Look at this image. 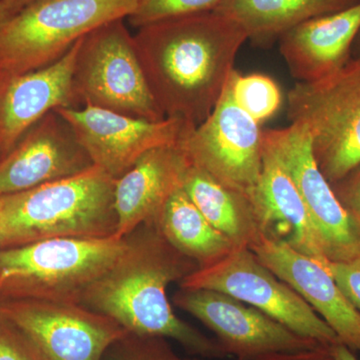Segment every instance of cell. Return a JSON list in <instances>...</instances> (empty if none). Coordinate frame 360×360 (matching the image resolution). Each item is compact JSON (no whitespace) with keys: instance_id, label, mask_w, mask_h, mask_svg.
I'll return each mask as SVG.
<instances>
[{"instance_id":"e0dca14e","label":"cell","mask_w":360,"mask_h":360,"mask_svg":"<svg viewBox=\"0 0 360 360\" xmlns=\"http://www.w3.org/2000/svg\"><path fill=\"white\" fill-rule=\"evenodd\" d=\"M191 163L180 146L151 149L115 180L116 238L150 224L168 198L184 186Z\"/></svg>"},{"instance_id":"44dd1931","label":"cell","mask_w":360,"mask_h":360,"mask_svg":"<svg viewBox=\"0 0 360 360\" xmlns=\"http://www.w3.org/2000/svg\"><path fill=\"white\" fill-rule=\"evenodd\" d=\"M182 188L207 221L236 248H250L262 236L257 207L250 196L224 186L193 165Z\"/></svg>"},{"instance_id":"484cf974","label":"cell","mask_w":360,"mask_h":360,"mask_svg":"<svg viewBox=\"0 0 360 360\" xmlns=\"http://www.w3.org/2000/svg\"><path fill=\"white\" fill-rule=\"evenodd\" d=\"M0 360H49L20 326L0 314Z\"/></svg>"},{"instance_id":"6da1fadb","label":"cell","mask_w":360,"mask_h":360,"mask_svg":"<svg viewBox=\"0 0 360 360\" xmlns=\"http://www.w3.org/2000/svg\"><path fill=\"white\" fill-rule=\"evenodd\" d=\"M134 39L160 110L195 127L217 105L248 40L236 20L215 11L143 26Z\"/></svg>"},{"instance_id":"83f0119b","label":"cell","mask_w":360,"mask_h":360,"mask_svg":"<svg viewBox=\"0 0 360 360\" xmlns=\"http://www.w3.org/2000/svg\"><path fill=\"white\" fill-rule=\"evenodd\" d=\"M340 205L360 232V165L335 184H331Z\"/></svg>"},{"instance_id":"d590c367","label":"cell","mask_w":360,"mask_h":360,"mask_svg":"<svg viewBox=\"0 0 360 360\" xmlns=\"http://www.w3.org/2000/svg\"></svg>"},{"instance_id":"e575fe53","label":"cell","mask_w":360,"mask_h":360,"mask_svg":"<svg viewBox=\"0 0 360 360\" xmlns=\"http://www.w3.org/2000/svg\"><path fill=\"white\" fill-rule=\"evenodd\" d=\"M194 360H198V359H194Z\"/></svg>"},{"instance_id":"7a4b0ae2","label":"cell","mask_w":360,"mask_h":360,"mask_svg":"<svg viewBox=\"0 0 360 360\" xmlns=\"http://www.w3.org/2000/svg\"><path fill=\"white\" fill-rule=\"evenodd\" d=\"M198 269L155 224H143L125 236L120 257L87 288L79 304L110 317L130 333L170 338L189 354L222 359L227 355L217 340L179 319L168 300V286Z\"/></svg>"},{"instance_id":"f1b7e54d","label":"cell","mask_w":360,"mask_h":360,"mask_svg":"<svg viewBox=\"0 0 360 360\" xmlns=\"http://www.w3.org/2000/svg\"><path fill=\"white\" fill-rule=\"evenodd\" d=\"M331 347L319 345L309 349L276 352V354L262 355V356L245 360H335L331 352Z\"/></svg>"},{"instance_id":"277c9868","label":"cell","mask_w":360,"mask_h":360,"mask_svg":"<svg viewBox=\"0 0 360 360\" xmlns=\"http://www.w3.org/2000/svg\"><path fill=\"white\" fill-rule=\"evenodd\" d=\"M124 238H51L0 248V300L79 304L87 288L115 264Z\"/></svg>"},{"instance_id":"836d02e7","label":"cell","mask_w":360,"mask_h":360,"mask_svg":"<svg viewBox=\"0 0 360 360\" xmlns=\"http://www.w3.org/2000/svg\"><path fill=\"white\" fill-rule=\"evenodd\" d=\"M0 75H1V71H0Z\"/></svg>"},{"instance_id":"4316f807","label":"cell","mask_w":360,"mask_h":360,"mask_svg":"<svg viewBox=\"0 0 360 360\" xmlns=\"http://www.w3.org/2000/svg\"><path fill=\"white\" fill-rule=\"evenodd\" d=\"M326 266L349 302L360 310V252L347 262H328Z\"/></svg>"},{"instance_id":"4fadbf2b","label":"cell","mask_w":360,"mask_h":360,"mask_svg":"<svg viewBox=\"0 0 360 360\" xmlns=\"http://www.w3.org/2000/svg\"><path fill=\"white\" fill-rule=\"evenodd\" d=\"M56 110L70 123L94 165L115 179L151 149L179 146L195 127L180 118L151 122L90 105Z\"/></svg>"},{"instance_id":"2e32d148","label":"cell","mask_w":360,"mask_h":360,"mask_svg":"<svg viewBox=\"0 0 360 360\" xmlns=\"http://www.w3.org/2000/svg\"><path fill=\"white\" fill-rule=\"evenodd\" d=\"M82 39L51 65L22 75L1 73L0 160L47 113L58 108H77L72 75Z\"/></svg>"},{"instance_id":"7c38bea8","label":"cell","mask_w":360,"mask_h":360,"mask_svg":"<svg viewBox=\"0 0 360 360\" xmlns=\"http://www.w3.org/2000/svg\"><path fill=\"white\" fill-rule=\"evenodd\" d=\"M172 302L202 322L217 338L224 354L245 360L319 347L321 343L303 338L283 324L225 293L201 288H182Z\"/></svg>"},{"instance_id":"8992f818","label":"cell","mask_w":360,"mask_h":360,"mask_svg":"<svg viewBox=\"0 0 360 360\" xmlns=\"http://www.w3.org/2000/svg\"><path fill=\"white\" fill-rule=\"evenodd\" d=\"M288 117L309 132L319 169L333 184L360 165V59L288 92Z\"/></svg>"},{"instance_id":"ffe728a7","label":"cell","mask_w":360,"mask_h":360,"mask_svg":"<svg viewBox=\"0 0 360 360\" xmlns=\"http://www.w3.org/2000/svg\"><path fill=\"white\" fill-rule=\"evenodd\" d=\"M359 4L360 0H224L215 11L236 20L253 44L269 47L304 21Z\"/></svg>"},{"instance_id":"f546056e","label":"cell","mask_w":360,"mask_h":360,"mask_svg":"<svg viewBox=\"0 0 360 360\" xmlns=\"http://www.w3.org/2000/svg\"><path fill=\"white\" fill-rule=\"evenodd\" d=\"M331 352H333L335 360H359L355 356L354 352L341 342L333 345Z\"/></svg>"},{"instance_id":"8fae6325","label":"cell","mask_w":360,"mask_h":360,"mask_svg":"<svg viewBox=\"0 0 360 360\" xmlns=\"http://www.w3.org/2000/svg\"><path fill=\"white\" fill-rule=\"evenodd\" d=\"M0 314L32 336L49 360H103L110 345L129 333L78 303L0 300Z\"/></svg>"},{"instance_id":"3957f363","label":"cell","mask_w":360,"mask_h":360,"mask_svg":"<svg viewBox=\"0 0 360 360\" xmlns=\"http://www.w3.org/2000/svg\"><path fill=\"white\" fill-rule=\"evenodd\" d=\"M115 180L96 165L0 196V248L51 238H108L117 231Z\"/></svg>"},{"instance_id":"d6a6232c","label":"cell","mask_w":360,"mask_h":360,"mask_svg":"<svg viewBox=\"0 0 360 360\" xmlns=\"http://www.w3.org/2000/svg\"><path fill=\"white\" fill-rule=\"evenodd\" d=\"M352 59H360V27L352 44Z\"/></svg>"},{"instance_id":"7402d4cb","label":"cell","mask_w":360,"mask_h":360,"mask_svg":"<svg viewBox=\"0 0 360 360\" xmlns=\"http://www.w3.org/2000/svg\"><path fill=\"white\" fill-rule=\"evenodd\" d=\"M150 224L200 269L217 264L236 248L231 239L207 221L184 188L168 198Z\"/></svg>"},{"instance_id":"52a82bcc","label":"cell","mask_w":360,"mask_h":360,"mask_svg":"<svg viewBox=\"0 0 360 360\" xmlns=\"http://www.w3.org/2000/svg\"><path fill=\"white\" fill-rule=\"evenodd\" d=\"M72 94L77 108L96 106L151 122L165 118L149 89L125 20L99 26L82 39Z\"/></svg>"},{"instance_id":"603a6c76","label":"cell","mask_w":360,"mask_h":360,"mask_svg":"<svg viewBox=\"0 0 360 360\" xmlns=\"http://www.w3.org/2000/svg\"><path fill=\"white\" fill-rule=\"evenodd\" d=\"M229 82L234 101L258 123L276 115L283 103L278 85L266 75H243L233 70Z\"/></svg>"},{"instance_id":"30bf717a","label":"cell","mask_w":360,"mask_h":360,"mask_svg":"<svg viewBox=\"0 0 360 360\" xmlns=\"http://www.w3.org/2000/svg\"><path fill=\"white\" fill-rule=\"evenodd\" d=\"M262 142L288 172L328 262H347L360 252V232L340 205L312 153L307 130L297 123L262 131Z\"/></svg>"},{"instance_id":"5b68a950","label":"cell","mask_w":360,"mask_h":360,"mask_svg":"<svg viewBox=\"0 0 360 360\" xmlns=\"http://www.w3.org/2000/svg\"><path fill=\"white\" fill-rule=\"evenodd\" d=\"M139 0H35L0 27V71L22 75L65 56L85 35L127 20Z\"/></svg>"},{"instance_id":"ba28073f","label":"cell","mask_w":360,"mask_h":360,"mask_svg":"<svg viewBox=\"0 0 360 360\" xmlns=\"http://www.w3.org/2000/svg\"><path fill=\"white\" fill-rule=\"evenodd\" d=\"M179 288L225 293L303 338L328 347L340 342L309 303L262 264L248 248H234L217 264L196 270L179 283Z\"/></svg>"},{"instance_id":"d6986e66","label":"cell","mask_w":360,"mask_h":360,"mask_svg":"<svg viewBox=\"0 0 360 360\" xmlns=\"http://www.w3.org/2000/svg\"><path fill=\"white\" fill-rule=\"evenodd\" d=\"M255 205L264 236L328 264L302 196L283 163L264 144Z\"/></svg>"},{"instance_id":"d4e9b609","label":"cell","mask_w":360,"mask_h":360,"mask_svg":"<svg viewBox=\"0 0 360 360\" xmlns=\"http://www.w3.org/2000/svg\"><path fill=\"white\" fill-rule=\"evenodd\" d=\"M103 360H191L175 354L167 338L127 333L106 350ZM194 360V359H193Z\"/></svg>"},{"instance_id":"4dcf8cb0","label":"cell","mask_w":360,"mask_h":360,"mask_svg":"<svg viewBox=\"0 0 360 360\" xmlns=\"http://www.w3.org/2000/svg\"><path fill=\"white\" fill-rule=\"evenodd\" d=\"M6 6L11 9L14 14L20 13L21 9L25 8L28 4H32L35 0H2Z\"/></svg>"},{"instance_id":"1f68e13d","label":"cell","mask_w":360,"mask_h":360,"mask_svg":"<svg viewBox=\"0 0 360 360\" xmlns=\"http://www.w3.org/2000/svg\"><path fill=\"white\" fill-rule=\"evenodd\" d=\"M13 15H15V14L6 6V4H4L2 0H0V27H1L6 21L11 20Z\"/></svg>"},{"instance_id":"5bb4252c","label":"cell","mask_w":360,"mask_h":360,"mask_svg":"<svg viewBox=\"0 0 360 360\" xmlns=\"http://www.w3.org/2000/svg\"><path fill=\"white\" fill-rule=\"evenodd\" d=\"M92 165L70 123L52 110L0 160V196L73 176Z\"/></svg>"},{"instance_id":"9c48e42d","label":"cell","mask_w":360,"mask_h":360,"mask_svg":"<svg viewBox=\"0 0 360 360\" xmlns=\"http://www.w3.org/2000/svg\"><path fill=\"white\" fill-rule=\"evenodd\" d=\"M179 146L191 165L255 202L262 170V131L234 101L229 79L212 113Z\"/></svg>"},{"instance_id":"ac0fdd59","label":"cell","mask_w":360,"mask_h":360,"mask_svg":"<svg viewBox=\"0 0 360 360\" xmlns=\"http://www.w3.org/2000/svg\"><path fill=\"white\" fill-rule=\"evenodd\" d=\"M360 27V4L319 16L284 33L279 51L296 82L312 84L335 75L349 63Z\"/></svg>"},{"instance_id":"9a60e30c","label":"cell","mask_w":360,"mask_h":360,"mask_svg":"<svg viewBox=\"0 0 360 360\" xmlns=\"http://www.w3.org/2000/svg\"><path fill=\"white\" fill-rule=\"evenodd\" d=\"M250 250L309 303L341 343L360 352L359 309L342 292L326 265L264 234Z\"/></svg>"},{"instance_id":"cb8c5ba5","label":"cell","mask_w":360,"mask_h":360,"mask_svg":"<svg viewBox=\"0 0 360 360\" xmlns=\"http://www.w3.org/2000/svg\"><path fill=\"white\" fill-rule=\"evenodd\" d=\"M224 0H139L127 21L132 27L214 11Z\"/></svg>"}]
</instances>
